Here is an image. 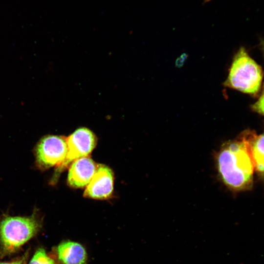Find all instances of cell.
I'll list each match as a JSON object with an SVG mask.
<instances>
[{"mask_svg":"<svg viewBox=\"0 0 264 264\" xmlns=\"http://www.w3.org/2000/svg\"><path fill=\"white\" fill-rule=\"evenodd\" d=\"M253 133L246 131L236 139L224 143L215 154L219 178L229 189L239 191L250 187L254 164L250 151Z\"/></svg>","mask_w":264,"mask_h":264,"instance_id":"6da1fadb","label":"cell"},{"mask_svg":"<svg viewBox=\"0 0 264 264\" xmlns=\"http://www.w3.org/2000/svg\"><path fill=\"white\" fill-rule=\"evenodd\" d=\"M42 225L35 211L29 217H4L0 221V255L15 252L39 231Z\"/></svg>","mask_w":264,"mask_h":264,"instance_id":"7a4b0ae2","label":"cell"},{"mask_svg":"<svg viewBox=\"0 0 264 264\" xmlns=\"http://www.w3.org/2000/svg\"><path fill=\"white\" fill-rule=\"evenodd\" d=\"M263 77L262 67L241 47L235 54L223 86L242 92L256 95Z\"/></svg>","mask_w":264,"mask_h":264,"instance_id":"3957f363","label":"cell"},{"mask_svg":"<svg viewBox=\"0 0 264 264\" xmlns=\"http://www.w3.org/2000/svg\"><path fill=\"white\" fill-rule=\"evenodd\" d=\"M67 153L66 138L63 136L47 135L43 137L35 148L36 162L42 170L59 167Z\"/></svg>","mask_w":264,"mask_h":264,"instance_id":"277c9868","label":"cell"},{"mask_svg":"<svg viewBox=\"0 0 264 264\" xmlns=\"http://www.w3.org/2000/svg\"><path fill=\"white\" fill-rule=\"evenodd\" d=\"M97 138L90 130L80 128L66 138L67 153L62 164L56 171L59 173L65 170L74 160L88 156L95 148Z\"/></svg>","mask_w":264,"mask_h":264,"instance_id":"5b68a950","label":"cell"},{"mask_svg":"<svg viewBox=\"0 0 264 264\" xmlns=\"http://www.w3.org/2000/svg\"><path fill=\"white\" fill-rule=\"evenodd\" d=\"M113 181L112 170L106 165L99 164L86 188L84 196L97 199L110 198L113 193Z\"/></svg>","mask_w":264,"mask_h":264,"instance_id":"8992f818","label":"cell"},{"mask_svg":"<svg viewBox=\"0 0 264 264\" xmlns=\"http://www.w3.org/2000/svg\"><path fill=\"white\" fill-rule=\"evenodd\" d=\"M89 156L81 157L73 161L69 167L67 182L73 188L87 186L98 167Z\"/></svg>","mask_w":264,"mask_h":264,"instance_id":"52a82bcc","label":"cell"},{"mask_svg":"<svg viewBox=\"0 0 264 264\" xmlns=\"http://www.w3.org/2000/svg\"><path fill=\"white\" fill-rule=\"evenodd\" d=\"M58 261L62 264H85L87 253L80 243L71 241L61 242L56 248Z\"/></svg>","mask_w":264,"mask_h":264,"instance_id":"ba28073f","label":"cell"},{"mask_svg":"<svg viewBox=\"0 0 264 264\" xmlns=\"http://www.w3.org/2000/svg\"><path fill=\"white\" fill-rule=\"evenodd\" d=\"M250 151L254 168L264 175V134L253 135Z\"/></svg>","mask_w":264,"mask_h":264,"instance_id":"9c48e42d","label":"cell"},{"mask_svg":"<svg viewBox=\"0 0 264 264\" xmlns=\"http://www.w3.org/2000/svg\"><path fill=\"white\" fill-rule=\"evenodd\" d=\"M29 264H58L52 256L46 253L43 248H39L35 252Z\"/></svg>","mask_w":264,"mask_h":264,"instance_id":"30bf717a","label":"cell"},{"mask_svg":"<svg viewBox=\"0 0 264 264\" xmlns=\"http://www.w3.org/2000/svg\"><path fill=\"white\" fill-rule=\"evenodd\" d=\"M251 107L254 111L264 115V84L262 92L258 100Z\"/></svg>","mask_w":264,"mask_h":264,"instance_id":"8fae6325","label":"cell"},{"mask_svg":"<svg viewBox=\"0 0 264 264\" xmlns=\"http://www.w3.org/2000/svg\"><path fill=\"white\" fill-rule=\"evenodd\" d=\"M28 256V252H26L21 257L10 262H0V264H26Z\"/></svg>","mask_w":264,"mask_h":264,"instance_id":"7c38bea8","label":"cell"},{"mask_svg":"<svg viewBox=\"0 0 264 264\" xmlns=\"http://www.w3.org/2000/svg\"><path fill=\"white\" fill-rule=\"evenodd\" d=\"M187 55L185 54H182L179 57H178L176 61V65L177 67H181L185 61Z\"/></svg>","mask_w":264,"mask_h":264,"instance_id":"4fadbf2b","label":"cell"},{"mask_svg":"<svg viewBox=\"0 0 264 264\" xmlns=\"http://www.w3.org/2000/svg\"><path fill=\"white\" fill-rule=\"evenodd\" d=\"M211 0H204L203 1V4H205L208 2H209V1H210Z\"/></svg>","mask_w":264,"mask_h":264,"instance_id":"5bb4252c","label":"cell"},{"mask_svg":"<svg viewBox=\"0 0 264 264\" xmlns=\"http://www.w3.org/2000/svg\"><path fill=\"white\" fill-rule=\"evenodd\" d=\"M263 50L264 54V44H263Z\"/></svg>","mask_w":264,"mask_h":264,"instance_id":"9a60e30c","label":"cell"}]
</instances>
